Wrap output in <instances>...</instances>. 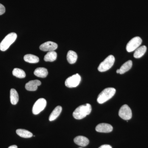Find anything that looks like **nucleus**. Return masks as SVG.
<instances>
[{"instance_id": "nucleus-1", "label": "nucleus", "mask_w": 148, "mask_h": 148, "mask_svg": "<svg viewBox=\"0 0 148 148\" xmlns=\"http://www.w3.org/2000/svg\"><path fill=\"white\" fill-rule=\"evenodd\" d=\"M91 106L90 104H86L82 105L75 109L73 113V116L76 119H82L84 118L91 112Z\"/></svg>"}, {"instance_id": "nucleus-2", "label": "nucleus", "mask_w": 148, "mask_h": 148, "mask_svg": "<svg viewBox=\"0 0 148 148\" xmlns=\"http://www.w3.org/2000/svg\"><path fill=\"white\" fill-rule=\"evenodd\" d=\"M116 90L114 88H105L98 95L97 102L99 104H103L111 99L115 93Z\"/></svg>"}, {"instance_id": "nucleus-3", "label": "nucleus", "mask_w": 148, "mask_h": 148, "mask_svg": "<svg viewBox=\"0 0 148 148\" xmlns=\"http://www.w3.org/2000/svg\"><path fill=\"white\" fill-rule=\"evenodd\" d=\"M17 35L15 33H11L3 39L0 43V50L5 51L16 40Z\"/></svg>"}, {"instance_id": "nucleus-4", "label": "nucleus", "mask_w": 148, "mask_h": 148, "mask_svg": "<svg viewBox=\"0 0 148 148\" xmlns=\"http://www.w3.org/2000/svg\"><path fill=\"white\" fill-rule=\"evenodd\" d=\"M114 62L115 58L113 56H109L99 65L98 71L101 72L107 71L112 67Z\"/></svg>"}, {"instance_id": "nucleus-5", "label": "nucleus", "mask_w": 148, "mask_h": 148, "mask_svg": "<svg viewBox=\"0 0 148 148\" xmlns=\"http://www.w3.org/2000/svg\"><path fill=\"white\" fill-rule=\"evenodd\" d=\"M142 40L140 37H134L127 43L126 49L127 52H130L136 50L140 47L142 43Z\"/></svg>"}, {"instance_id": "nucleus-6", "label": "nucleus", "mask_w": 148, "mask_h": 148, "mask_svg": "<svg viewBox=\"0 0 148 148\" xmlns=\"http://www.w3.org/2000/svg\"><path fill=\"white\" fill-rule=\"evenodd\" d=\"M81 80L80 76L78 74H75L69 77L65 81V85L67 87L74 88L79 85Z\"/></svg>"}, {"instance_id": "nucleus-7", "label": "nucleus", "mask_w": 148, "mask_h": 148, "mask_svg": "<svg viewBox=\"0 0 148 148\" xmlns=\"http://www.w3.org/2000/svg\"><path fill=\"white\" fill-rule=\"evenodd\" d=\"M47 105V101L44 98H40L35 103L32 109L33 113L35 115L39 114L43 110Z\"/></svg>"}, {"instance_id": "nucleus-8", "label": "nucleus", "mask_w": 148, "mask_h": 148, "mask_svg": "<svg viewBox=\"0 0 148 148\" xmlns=\"http://www.w3.org/2000/svg\"><path fill=\"white\" fill-rule=\"evenodd\" d=\"M119 115L122 119L129 120L132 117V111L129 106L127 105H124L120 109Z\"/></svg>"}, {"instance_id": "nucleus-9", "label": "nucleus", "mask_w": 148, "mask_h": 148, "mask_svg": "<svg viewBox=\"0 0 148 148\" xmlns=\"http://www.w3.org/2000/svg\"><path fill=\"white\" fill-rule=\"evenodd\" d=\"M58 47V45L56 43L53 42L48 41L44 43L40 46V50L44 51H54Z\"/></svg>"}, {"instance_id": "nucleus-10", "label": "nucleus", "mask_w": 148, "mask_h": 148, "mask_svg": "<svg viewBox=\"0 0 148 148\" xmlns=\"http://www.w3.org/2000/svg\"><path fill=\"white\" fill-rule=\"evenodd\" d=\"M95 130L99 132L108 133L112 131L113 127L111 125L108 123H100L98 125L95 127Z\"/></svg>"}, {"instance_id": "nucleus-11", "label": "nucleus", "mask_w": 148, "mask_h": 148, "mask_svg": "<svg viewBox=\"0 0 148 148\" xmlns=\"http://www.w3.org/2000/svg\"><path fill=\"white\" fill-rule=\"evenodd\" d=\"M41 84V82L38 80H34L27 83L25 85V88L29 91H35L38 87Z\"/></svg>"}, {"instance_id": "nucleus-12", "label": "nucleus", "mask_w": 148, "mask_h": 148, "mask_svg": "<svg viewBox=\"0 0 148 148\" xmlns=\"http://www.w3.org/2000/svg\"><path fill=\"white\" fill-rule=\"evenodd\" d=\"M74 141L76 144L81 147H85L89 143L88 139L82 136H78L76 137L74 139Z\"/></svg>"}, {"instance_id": "nucleus-13", "label": "nucleus", "mask_w": 148, "mask_h": 148, "mask_svg": "<svg viewBox=\"0 0 148 148\" xmlns=\"http://www.w3.org/2000/svg\"><path fill=\"white\" fill-rule=\"evenodd\" d=\"M62 110V107L61 106H57L51 114L50 116L49 117V120L51 121L56 119L60 115Z\"/></svg>"}, {"instance_id": "nucleus-14", "label": "nucleus", "mask_w": 148, "mask_h": 148, "mask_svg": "<svg viewBox=\"0 0 148 148\" xmlns=\"http://www.w3.org/2000/svg\"><path fill=\"white\" fill-rule=\"evenodd\" d=\"M48 73L47 69L44 68H37L34 72L36 76L41 78H45L47 76Z\"/></svg>"}, {"instance_id": "nucleus-15", "label": "nucleus", "mask_w": 148, "mask_h": 148, "mask_svg": "<svg viewBox=\"0 0 148 148\" xmlns=\"http://www.w3.org/2000/svg\"><path fill=\"white\" fill-rule=\"evenodd\" d=\"M67 59L69 64H75L77 59V55L73 51H69L67 53Z\"/></svg>"}, {"instance_id": "nucleus-16", "label": "nucleus", "mask_w": 148, "mask_h": 148, "mask_svg": "<svg viewBox=\"0 0 148 148\" xmlns=\"http://www.w3.org/2000/svg\"><path fill=\"white\" fill-rule=\"evenodd\" d=\"M147 49V48L145 45L138 47L135 51V53H134V57L136 58H141L146 53Z\"/></svg>"}, {"instance_id": "nucleus-17", "label": "nucleus", "mask_w": 148, "mask_h": 148, "mask_svg": "<svg viewBox=\"0 0 148 148\" xmlns=\"http://www.w3.org/2000/svg\"><path fill=\"white\" fill-rule=\"evenodd\" d=\"M10 99L11 104L15 105L18 101V95L17 91L15 89L12 88L10 91Z\"/></svg>"}, {"instance_id": "nucleus-18", "label": "nucleus", "mask_w": 148, "mask_h": 148, "mask_svg": "<svg viewBox=\"0 0 148 148\" xmlns=\"http://www.w3.org/2000/svg\"><path fill=\"white\" fill-rule=\"evenodd\" d=\"M132 61L131 60L127 61L122 65L119 69V74H123L129 71L132 68Z\"/></svg>"}, {"instance_id": "nucleus-19", "label": "nucleus", "mask_w": 148, "mask_h": 148, "mask_svg": "<svg viewBox=\"0 0 148 148\" xmlns=\"http://www.w3.org/2000/svg\"><path fill=\"white\" fill-rule=\"evenodd\" d=\"M24 60L26 62L32 64H36L39 61V58L36 56L29 54L24 56Z\"/></svg>"}, {"instance_id": "nucleus-20", "label": "nucleus", "mask_w": 148, "mask_h": 148, "mask_svg": "<svg viewBox=\"0 0 148 148\" xmlns=\"http://www.w3.org/2000/svg\"><path fill=\"white\" fill-rule=\"evenodd\" d=\"M16 133L21 138H32L33 134L26 130L18 129L16 130Z\"/></svg>"}, {"instance_id": "nucleus-21", "label": "nucleus", "mask_w": 148, "mask_h": 148, "mask_svg": "<svg viewBox=\"0 0 148 148\" xmlns=\"http://www.w3.org/2000/svg\"><path fill=\"white\" fill-rule=\"evenodd\" d=\"M57 53L54 51H49L44 57V60L46 62H53L56 60Z\"/></svg>"}, {"instance_id": "nucleus-22", "label": "nucleus", "mask_w": 148, "mask_h": 148, "mask_svg": "<svg viewBox=\"0 0 148 148\" xmlns=\"http://www.w3.org/2000/svg\"><path fill=\"white\" fill-rule=\"evenodd\" d=\"M12 74L14 76L18 78H24L26 77V73L23 70L21 69L15 68L12 71Z\"/></svg>"}, {"instance_id": "nucleus-23", "label": "nucleus", "mask_w": 148, "mask_h": 148, "mask_svg": "<svg viewBox=\"0 0 148 148\" xmlns=\"http://www.w3.org/2000/svg\"><path fill=\"white\" fill-rule=\"evenodd\" d=\"M5 11V7L1 4L0 3V15H2Z\"/></svg>"}, {"instance_id": "nucleus-24", "label": "nucleus", "mask_w": 148, "mask_h": 148, "mask_svg": "<svg viewBox=\"0 0 148 148\" xmlns=\"http://www.w3.org/2000/svg\"><path fill=\"white\" fill-rule=\"evenodd\" d=\"M99 148H112V147L110 145H105L101 146Z\"/></svg>"}, {"instance_id": "nucleus-25", "label": "nucleus", "mask_w": 148, "mask_h": 148, "mask_svg": "<svg viewBox=\"0 0 148 148\" xmlns=\"http://www.w3.org/2000/svg\"><path fill=\"white\" fill-rule=\"evenodd\" d=\"M8 148H17V146L14 145H12L10 147H9Z\"/></svg>"}, {"instance_id": "nucleus-26", "label": "nucleus", "mask_w": 148, "mask_h": 148, "mask_svg": "<svg viewBox=\"0 0 148 148\" xmlns=\"http://www.w3.org/2000/svg\"><path fill=\"white\" fill-rule=\"evenodd\" d=\"M117 73H119V69H118L116 71Z\"/></svg>"}, {"instance_id": "nucleus-27", "label": "nucleus", "mask_w": 148, "mask_h": 148, "mask_svg": "<svg viewBox=\"0 0 148 148\" xmlns=\"http://www.w3.org/2000/svg\"></svg>"}]
</instances>
